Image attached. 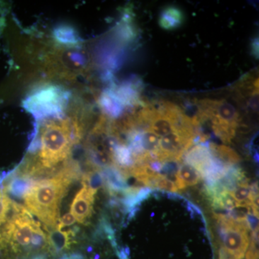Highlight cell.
Masks as SVG:
<instances>
[{"label": "cell", "instance_id": "1", "mask_svg": "<svg viewBox=\"0 0 259 259\" xmlns=\"http://www.w3.org/2000/svg\"><path fill=\"white\" fill-rule=\"evenodd\" d=\"M74 180V175L64 166L50 178L35 181L24 197L25 208L44 226L54 228L60 218L61 199Z\"/></svg>", "mask_w": 259, "mask_h": 259}, {"label": "cell", "instance_id": "2", "mask_svg": "<svg viewBox=\"0 0 259 259\" xmlns=\"http://www.w3.org/2000/svg\"><path fill=\"white\" fill-rule=\"evenodd\" d=\"M81 137V128L74 121L66 119L47 122L41 130L38 163L55 171L54 167L69 157L71 148Z\"/></svg>", "mask_w": 259, "mask_h": 259}, {"label": "cell", "instance_id": "3", "mask_svg": "<svg viewBox=\"0 0 259 259\" xmlns=\"http://www.w3.org/2000/svg\"><path fill=\"white\" fill-rule=\"evenodd\" d=\"M198 113L195 117L200 122H208L215 136L223 143L231 142L239 125V113L225 100H204L199 102Z\"/></svg>", "mask_w": 259, "mask_h": 259}, {"label": "cell", "instance_id": "4", "mask_svg": "<svg viewBox=\"0 0 259 259\" xmlns=\"http://www.w3.org/2000/svg\"><path fill=\"white\" fill-rule=\"evenodd\" d=\"M220 225L221 246L219 259H243L249 245L250 228L246 219L236 221L224 214H214Z\"/></svg>", "mask_w": 259, "mask_h": 259}, {"label": "cell", "instance_id": "5", "mask_svg": "<svg viewBox=\"0 0 259 259\" xmlns=\"http://www.w3.org/2000/svg\"><path fill=\"white\" fill-rule=\"evenodd\" d=\"M60 93L54 89L44 90L29 99L26 106L38 117L57 115L60 110Z\"/></svg>", "mask_w": 259, "mask_h": 259}, {"label": "cell", "instance_id": "6", "mask_svg": "<svg viewBox=\"0 0 259 259\" xmlns=\"http://www.w3.org/2000/svg\"><path fill=\"white\" fill-rule=\"evenodd\" d=\"M95 196L89 192L88 189L82 187L74 196L70 207V211L76 221L80 224L88 225L93 216Z\"/></svg>", "mask_w": 259, "mask_h": 259}, {"label": "cell", "instance_id": "7", "mask_svg": "<svg viewBox=\"0 0 259 259\" xmlns=\"http://www.w3.org/2000/svg\"><path fill=\"white\" fill-rule=\"evenodd\" d=\"M209 150L214 157L222 161L227 166H236L241 161L238 153L235 152L232 148L226 146H218L213 143H207Z\"/></svg>", "mask_w": 259, "mask_h": 259}, {"label": "cell", "instance_id": "8", "mask_svg": "<svg viewBox=\"0 0 259 259\" xmlns=\"http://www.w3.org/2000/svg\"><path fill=\"white\" fill-rule=\"evenodd\" d=\"M184 20L183 14L178 8L169 7L162 12L159 25L166 30H173L181 26Z\"/></svg>", "mask_w": 259, "mask_h": 259}, {"label": "cell", "instance_id": "9", "mask_svg": "<svg viewBox=\"0 0 259 259\" xmlns=\"http://www.w3.org/2000/svg\"><path fill=\"white\" fill-rule=\"evenodd\" d=\"M81 180L82 185L84 186L93 196H95L97 191L105 185L102 169L99 168H93L90 171L84 172L81 177Z\"/></svg>", "mask_w": 259, "mask_h": 259}, {"label": "cell", "instance_id": "10", "mask_svg": "<svg viewBox=\"0 0 259 259\" xmlns=\"http://www.w3.org/2000/svg\"><path fill=\"white\" fill-rule=\"evenodd\" d=\"M179 175L186 186L197 185L202 180L199 172L187 163H182L179 169Z\"/></svg>", "mask_w": 259, "mask_h": 259}, {"label": "cell", "instance_id": "11", "mask_svg": "<svg viewBox=\"0 0 259 259\" xmlns=\"http://www.w3.org/2000/svg\"><path fill=\"white\" fill-rule=\"evenodd\" d=\"M153 188L158 189L159 190L166 191V192L176 193L178 192L175 183L171 180H168L166 177L158 175L153 181Z\"/></svg>", "mask_w": 259, "mask_h": 259}, {"label": "cell", "instance_id": "12", "mask_svg": "<svg viewBox=\"0 0 259 259\" xmlns=\"http://www.w3.org/2000/svg\"><path fill=\"white\" fill-rule=\"evenodd\" d=\"M59 224L61 226L69 227L73 226L75 223H76V220L74 216L72 215L71 212L66 213L63 217L59 218Z\"/></svg>", "mask_w": 259, "mask_h": 259}, {"label": "cell", "instance_id": "13", "mask_svg": "<svg viewBox=\"0 0 259 259\" xmlns=\"http://www.w3.org/2000/svg\"><path fill=\"white\" fill-rule=\"evenodd\" d=\"M246 221L250 230L251 229L253 232L258 231V217L248 214L246 215Z\"/></svg>", "mask_w": 259, "mask_h": 259}, {"label": "cell", "instance_id": "14", "mask_svg": "<svg viewBox=\"0 0 259 259\" xmlns=\"http://www.w3.org/2000/svg\"><path fill=\"white\" fill-rule=\"evenodd\" d=\"M252 49H253V55H255V58H258V38L255 39L254 40V42H253V44H252Z\"/></svg>", "mask_w": 259, "mask_h": 259}]
</instances>
